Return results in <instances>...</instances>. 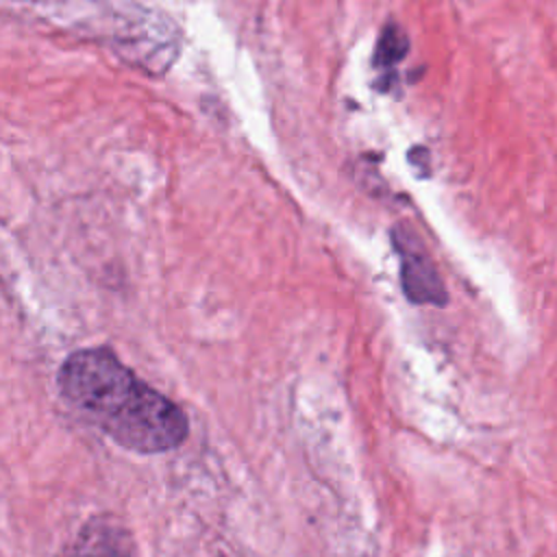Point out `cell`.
Returning a JSON list of instances; mask_svg holds the SVG:
<instances>
[{
    "instance_id": "6da1fadb",
    "label": "cell",
    "mask_w": 557,
    "mask_h": 557,
    "mask_svg": "<svg viewBox=\"0 0 557 557\" xmlns=\"http://www.w3.org/2000/svg\"><path fill=\"white\" fill-rule=\"evenodd\" d=\"M61 396L126 450L178 448L189 433L185 411L144 383L111 348H81L57 372Z\"/></svg>"
},
{
    "instance_id": "7a4b0ae2",
    "label": "cell",
    "mask_w": 557,
    "mask_h": 557,
    "mask_svg": "<svg viewBox=\"0 0 557 557\" xmlns=\"http://www.w3.org/2000/svg\"><path fill=\"white\" fill-rule=\"evenodd\" d=\"M411 235L413 233H409V235L396 233L394 235V242H396L398 255H400V283H403L405 296L418 305L442 307L448 300L444 283H442L431 257L426 255V250Z\"/></svg>"
},
{
    "instance_id": "3957f363",
    "label": "cell",
    "mask_w": 557,
    "mask_h": 557,
    "mask_svg": "<svg viewBox=\"0 0 557 557\" xmlns=\"http://www.w3.org/2000/svg\"><path fill=\"white\" fill-rule=\"evenodd\" d=\"M135 546L131 533L113 520H89L65 557H133Z\"/></svg>"
},
{
    "instance_id": "277c9868",
    "label": "cell",
    "mask_w": 557,
    "mask_h": 557,
    "mask_svg": "<svg viewBox=\"0 0 557 557\" xmlns=\"http://www.w3.org/2000/svg\"><path fill=\"white\" fill-rule=\"evenodd\" d=\"M405 52H407L405 35L400 30H396V28H387L383 33L376 61L383 63V65H394V63H398L405 57Z\"/></svg>"
}]
</instances>
